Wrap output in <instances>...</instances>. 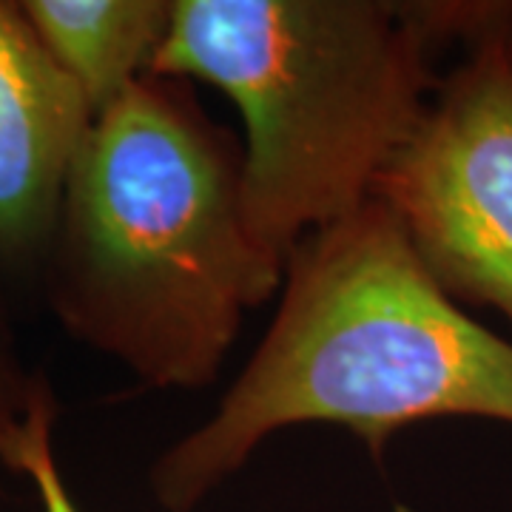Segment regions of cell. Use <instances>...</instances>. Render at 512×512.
<instances>
[{
  "mask_svg": "<svg viewBox=\"0 0 512 512\" xmlns=\"http://www.w3.org/2000/svg\"><path fill=\"white\" fill-rule=\"evenodd\" d=\"M439 419L512 424V345L441 291L370 197L293 248L251 359L148 484L165 512H194L282 430L342 427L382 461L399 430Z\"/></svg>",
  "mask_w": 512,
  "mask_h": 512,
  "instance_id": "obj_1",
  "label": "cell"
},
{
  "mask_svg": "<svg viewBox=\"0 0 512 512\" xmlns=\"http://www.w3.org/2000/svg\"><path fill=\"white\" fill-rule=\"evenodd\" d=\"M63 330L151 390L217 382L282 288L242 214V143L194 83L146 74L94 117L43 262Z\"/></svg>",
  "mask_w": 512,
  "mask_h": 512,
  "instance_id": "obj_2",
  "label": "cell"
},
{
  "mask_svg": "<svg viewBox=\"0 0 512 512\" xmlns=\"http://www.w3.org/2000/svg\"><path fill=\"white\" fill-rule=\"evenodd\" d=\"M456 18L439 0H174L148 74L237 106L245 225L285 265L373 197L427 114Z\"/></svg>",
  "mask_w": 512,
  "mask_h": 512,
  "instance_id": "obj_3",
  "label": "cell"
},
{
  "mask_svg": "<svg viewBox=\"0 0 512 512\" xmlns=\"http://www.w3.org/2000/svg\"><path fill=\"white\" fill-rule=\"evenodd\" d=\"M461 46L373 197L441 291L512 328V3H495Z\"/></svg>",
  "mask_w": 512,
  "mask_h": 512,
  "instance_id": "obj_4",
  "label": "cell"
},
{
  "mask_svg": "<svg viewBox=\"0 0 512 512\" xmlns=\"http://www.w3.org/2000/svg\"><path fill=\"white\" fill-rule=\"evenodd\" d=\"M94 114L20 3L0 0V268L46 262Z\"/></svg>",
  "mask_w": 512,
  "mask_h": 512,
  "instance_id": "obj_5",
  "label": "cell"
},
{
  "mask_svg": "<svg viewBox=\"0 0 512 512\" xmlns=\"http://www.w3.org/2000/svg\"><path fill=\"white\" fill-rule=\"evenodd\" d=\"M171 6L174 0H20L94 117L151 72L171 29Z\"/></svg>",
  "mask_w": 512,
  "mask_h": 512,
  "instance_id": "obj_6",
  "label": "cell"
},
{
  "mask_svg": "<svg viewBox=\"0 0 512 512\" xmlns=\"http://www.w3.org/2000/svg\"><path fill=\"white\" fill-rule=\"evenodd\" d=\"M55 419L57 402L49 382L43 379L32 404L26 410V419L9 439L0 464L12 473L29 478L40 498L43 512H83L74 501L72 490L63 478V470L55 456Z\"/></svg>",
  "mask_w": 512,
  "mask_h": 512,
  "instance_id": "obj_7",
  "label": "cell"
},
{
  "mask_svg": "<svg viewBox=\"0 0 512 512\" xmlns=\"http://www.w3.org/2000/svg\"><path fill=\"white\" fill-rule=\"evenodd\" d=\"M40 382H43V376L29 373L20 359L15 330L9 325L6 305L0 299V456H3L9 439L15 436V430L26 419V410H29Z\"/></svg>",
  "mask_w": 512,
  "mask_h": 512,
  "instance_id": "obj_8",
  "label": "cell"
}]
</instances>
